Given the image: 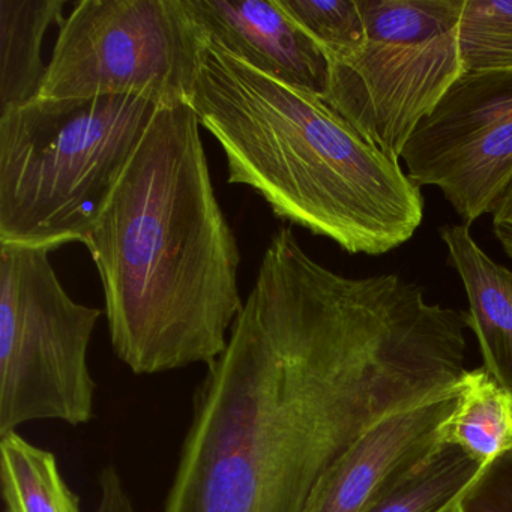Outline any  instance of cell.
Instances as JSON below:
<instances>
[{"mask_svg": "<svg viewBox=\"0 0 512 512\" xmlns=\"http://www.w3.org/2000/svg\"><path fill=\"white\" fill-rule=\"evenodd\" d=\"M451 512H458V508H455L454 511H451Z\"/></svg>", "mask_w": 512, "mask_h": 512, "instance_id": "cell-22", "label": "cell"}, {"mask_svg": "<svg viewBox=\"0 0 512 512\" xmlns=\"http://www.w3.org/2000/svg\"><path fill=\"white\" fill-rule=\"evenodd\" d=\"M0 479L5 512H82L55 454L17 431L0 436Z\"/></svg>", "mask_w": 512, "mask_h": 512, "instance_id": "cell-15", "label": "cell"}, {"mask_svg": "<svg viewBox=\"0 0 512 512\" xmlns=\"http://www.w3.org/2000/svg\"><path fill=\"white\" fill-rule=\"evenodd\" d=\"M458 512H512V445L482 470Z\"/></svg>", "mask_w": 512, "mask_h": 512, "instance_id": "cell-18", "label": "cell"}, {"mask_svg": "<svg viewBox=\"0 0 512 512\" xmlns=\"http://www.w3.org/2000/svg\"><path fill=\"white\" fill-rule=\"evenodd\" d=\"M206 43L302 91L325 97L331 62L277 0H184Z\"/></svg>", "mask_w": 512, "mask_h": 512, "instance_id": "cell-10", "label": "cell"}, {"mask_svg": "<svg viewBox=\"0 0 512 512\" xmlns=\"http://www.w3.org/2000/svg\"><path fill=\"white\" fill-rule=\"evenodd\" d=\"M407 176L439 188L470 227L512 181V70L463 74L401 151Z\"/></svg>", "mask_w": 512, "mask_h": 512, "instance_id": "cell-8", "label": "cell"}, {"mask_svg": "<svg viewBox=\"0 0 512 512\" xmlns=\"http://www.w3.org/2000/svg\"><path fill=\"white\" fill-rule=\"evenodd\" d=\"M116 356L136 374L214 364L244 301L241 251L190 104L160 107L88 244Z\"/></svg>", "mask_w": 512, "mask_h": 512, "instance_id": "cell-2", "label": "cell"}, {"mask_svg": "<svg viewBox=\"0 0 512 512\" xmlns=\"http://www.w3.org/2000/svg\"><path fill=\"white\" fill-rule=\"evenodd\" d=\"M98 487L100 500L95 512H137L133 499L125 488L124 479L113 464L101 470Z\"/></svg>", "mask_w": 512, "mask_h": 512, "instance_id": "cell-19", "label": "cell"}, {"mask_svg": "<svg viewBox=\"0 0 512 512\" xmlns=\"http://www.w3.org/2000/svg\"><path fill=\"white\" fill-rule=\"evenodd\" d=\"M160 107L107 95L0 113V244H88Z\"/></svg>", "mask_w": 512, "mask_h": 512, "instance_id": "cell-4", "label": "cell"}, {"mask_svg": "<svg viewBox=\"0 0 512 512\" xmlns=\"http://www.w3.org/2000/svg\"><path fill=\"white\" fill-rule=\"evenodd\" d=\"M467 314L394 274L350 278L275 233L194 397L164 512H305L377 422L457 388Z\"/></svg>", "mask_w": 512, "mask_h": 512, "instance_id": "cell-1", "label": "cell"}, {"mask_svg": "<svg viewBox=\"0 0 512 512\" xmlns=\"http://www.w3.org/2000/svg\"><path fill=\"white\" fill-rule=\"evenodd\" d=\"M460 398L442 428L440 442L466 449L488 464L512 445V397L485 368L466 371Z\"/></svg>", "mask_w": 512, "mask_h": 512, "instance_id": "cell-14", "label": "cell"}, {"mask_svg": "<svg viewBox=\"0 0 512 512\" xmlns=\"http://www.w3.org/2000/svg\"><path fill=\"white\" fill-rule=\"evenodd\" d=\"M487 464L452 443L440 442L364 512H451Z\"/></svg>", "mask_w": 512, "mask_h": 512, "instance_id": "cell-13", "label": "cell"}, {"mask_svg": "<svg viewBox=\"0 0 512 512\" xmlns=\"http://www.w3.org/2000/svg\"><path fill=\"white\" fill-rule=\"evenodd\" d=\"M367 41L329 58L323 100L388 157L463 76L458 25L464 0H358Z\"/></svg>", "mask_w": 512, "mask_h": 512, "instance_id": "cell-6", "label": "cell"}, {"mask_svg": "<svg viewBox=\"0 0 512 512\" xmlns=\"http://www.w3.org/2000/svg\"><path fill=\"white\" fill-rule=\"evenodd\" d=\"M188 104L223 149L229 184L253 188L280 220L367 256L421 226V188L320 95L205 41Z\"/></svg>", "mask_w": 512, "mask_h": 512, "instance_id": "cell-3", "label": "cell"}, {"mask_svg": "<svg viewBox=\"0 0 512 512\" xmlns=\"http://www.w3.org/2000/svg\"><path fill=\"white\" fill-rule=\"evenodd\" d=\"M491 215H493L494 227H512V181L500 197Z\"/></svg>", "mask_w": 512, "mask_h": 512, "instance_id": "cell-20", "label": "cell"}, {"mask_svg": "<svg viewBox=\"0 0 512 512\" xmlns=\"http://www.w3.org/2000/svg\"><path fill=\"white\" fill-rule=\"evenodd\" d=\"M50 253L0 244V436L26 422L94 418L88 350L103 311L68 295Z\"/></svg>", "mask_w": 512, "mask_h": 512, "instance_id": "cell-5", "label": "cell"}, {"mask_svg": "<svg viewBox=\"0 0 512 512\" xmlns=\"http://www.w3.org/2000/svg\"><path fill=\"white\" fill-rule=\"evenodd\" d=\"M497 239L502 244L503 250L506 251L509 257L512 259V227L499 226L494 227Z\"/></svg>", "mask_w": 512, "mask_h": 512, "instance_id": "cell-21", "label": "cell"}, {"mask_svg": "<svg viewBox=\"0 0 512 512\" xmlns=\"http://www.w3.org/2000/svg\"><path fill=\"white\" fill-rule=\"evenodd\" d=\"M458 46L464 74L512 70V0H464Z\"/></svg>", "mask_w": 512, "mask_h": 512, "instance_id": "cell-16", "label": "cell"}, {"mask_svg": "<svg viewBox=\"0 0 512 512\" xmlns=\"http://www.w3.org/2000/svg\"><path fill=\"white\" fill-rule=\"evenodd\" d=\"M203 46L184 0H80L59 29L38 98L188 104Z\"/></svg>", "mask_w": 512, "mask_h": 512, "instance_id": "cell-7", "label": "cell"}, {"mask_svg": "<svg viewBox=\"0 0 512 512\" xmlns=\"http://www.w3.org/2000/svg\"><path fill=\"white\" fill-rule=\"evenodd\" d=\"M67 0H0V113L40 95L41 49L50 26L64 23Z\"/></svg>", "mask_w": 512, "mask_h": 512, "instance_id": "cell-12", "label": "cell"}, {"mask_svg": "<svg viewBox=\"0 0 512 512\" xmlns=\"http://www.w3.org/2000/svg\"><path fill=\"white\" fill-rule=\"evenodd\" d=\"M458 398L457 385L377 422L323 476L305 512H364L439 445Z\"/></svg>", "mask_w": 512, "mask_h": 512, "instance_id": "cell-9", "label": "cell"}, {"mask_svg": "<svg viewBox=\"0 0 512 512\" xmlns=\"http://www.w3.org/2000/svg\"><path fill=\"white\" fill-rule=\"evenodd\" d=\"M448 262L469 299L467 323L481 347L484 368L512 397V271L494 262L466 224L440 227Z\"/></svg>", "mask_w": 512, "mask_h": 512, "instance_id": "cell-11", "label": "cell"}, {"mask_svg": "<svg viewBox=\"0 0 512 512\" xmlns=\"http://www.w3.org/2000/svg\"><path fill=\"white\" fill-rule=\"evenodd\" d=\"M277 4L328 58L350 55L367 41L358 0H277Z\"/></svg>", "mask_w": 512, "mask_h": 512, "instance_id": "cell-17", "label": "cell"}]
</instances>
